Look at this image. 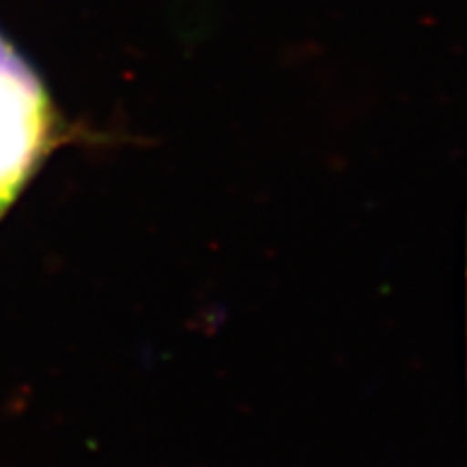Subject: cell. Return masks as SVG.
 <instances>
[{"instance_id":"1","label":"cell","mask_w":467,"mask_h":467,"mask_svg":"<svg viewBox=\"0 0 467 467\" xmlns=\"http://www.w3.org/2000/svg\"><path fill=\"white\" fill-rule=\"evenodd\" d=\"M55 109L33 67L0 35V217L48 148Z\"/></svg>"}]
</instances>
